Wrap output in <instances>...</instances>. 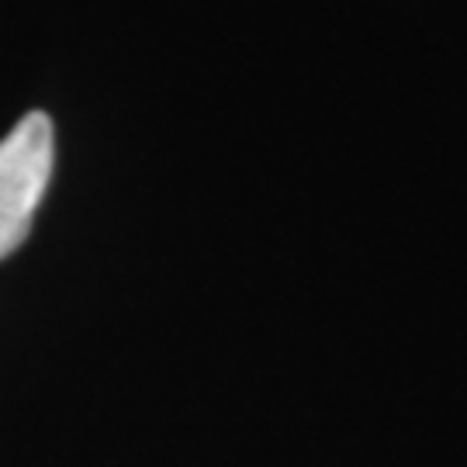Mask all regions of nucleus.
<instances>
[{
	"label": "nucleus",
	"mask_w": 467,
	"mask_h": 467,
	"mask_svg": "<svg viewBox=\"0 0 467 467\" xmlns=\"http://www.w3.org/2000/svg\"><path fill=\"white\" fill-rule=\"evenodd\" d=\"M56 160V132L46 111H28L0 142V260L32 233Z\"/></svg>",
	"instance_id": "nucleus-1"
}]
</instances>
